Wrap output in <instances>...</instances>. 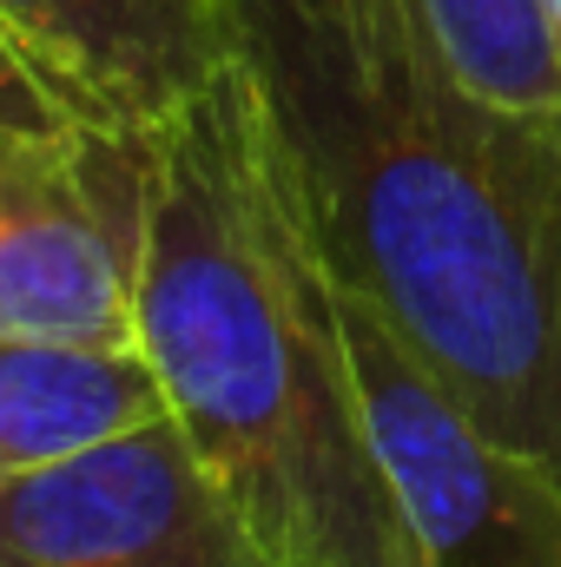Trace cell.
<instances>
[{
    "mask_svg": "<svg viewBox=\"0 0 561 567\" xmlns=\"http://www.w3.org/2000/svg\"><path fill=\"white\" fill-rule=\"evenodd\" d=\"M0 40L86 126L165 133L238 60V0H0Z\"/></svg>",
    "mask_w": 561,
    "mask_h": 567,
    "instance_id": "6",
    "label": "cell"
},
{
    "mask_svg": "<svg viewBox=\"0 0 561 567\" xmlns=\"http://www.w3.org/2000/svg\"><path fill=\"white\" fill-rule=\"evenodd\" d=\"M140 350L272 567H417L245 60L152 140Z\"/></svg>",
    "mask_w": 561,
    "mask_h": 567,
    "instance_id": "2",
    "label": "cell"
},
{
    "mask_svg": "<svg viewBox=\"0 0 561 567\" xmlns=\"http://www.w3.org/2000/svg\"><path fill=\"white\" fill-rule=\"evenodd\" d=\"M337 317L417 567H561L555 482L476 423L370 297L337 284Z\"/></svg>",
    "mask_w": 561,
    "mask_h": 567,
    "instance_id": "4",
    "label": "cell"
},
{
    "mask_svg": "<svg viewBox=\"0 0 561 567\" xmlns=\"http://www.w3.org/2000/svg\"><path fill=\"white\" fill-rule=\"evenodd\" d=\"M549 7V27H555V47H561V0H542Z\"/></svg>",
    "mask_w": 561,
    "mask_h": 567,
    "instance_id": "10",
    "label": "cell"
},
{
    "mask_svg": "<svg viewBox=\"0 0 561 567\" xmlns=\"http://www.w3.org/2000/svg\"><path fill=\"white\" fill-rule=\"evenodd\" d=\"M0 567H272L178 416L0 482Z\"/></svg>",
    "mask_w": 561,
    "mask_h": 567,
    "instance_id": "5",
    "label": "cell"
},
{
    "mask_svg": "<svg viewBox=\"0 0 561 567\" xmlns=\"http://www.w3.org/2000/svg\"><path fill=\"white\" fill-rule=\"evenodd\" d=\"M330 278L561 488V120L476 100L410 0H238Z\"/></svg>",
    "mask_w": 561,
    "mask_h": 567,
    "instance_id": "1",
    "label": "cell"
},
{
    "mask_svg": "<svg viewBox=\"0 0 561 567\" xmlns=\"http://www.w3.org/2000/svg\"><path fill=\"white\" fill-rule=\"evenodd\" d=\"M410 13L476 100L561 120V47L542 0H410Z\"/></svg>",
    "mask_w": 561,
    "mask_h": 567,
    "instance_id": "8",
    "label": "cell"
},
{
    "mask_svg": "<svg viewBox=\"0 0 561 567\" xmlns=\"http://www.w3.org/2000/svg\"><path fill=\"white\" fill-rule=\"evenodd\" d=\"M152 416H172V396L145 350L0 343V482Z\"/></svg>",
    "mask_w": 561,
    "mask_h": 567,
    "instance_id": "7",
    "label": "cell"
},
{
    "mask_svg": "<svg viewBox=\"0 0 561 567\" xmlns=\"http://www.w3.org/2000/svg\"><path fill=\"white\" fill-rule=\"evenodd\" d=\"M0 120H73L27 66H20V53L0 40Z\"/></svg>",
    "mask_w": 561,
    "mask_h": 567,
    "instance_id": "9",
    "label": "cell"
},
{
    "mask_svg": "<svg viewBox=\"0 0 561 567\" xmlns=\"http://www.w3.org/2000/svg\"><path fill=\"white\" fill-rule=\"evenodd\" d=\"M152 140L0 120V343L140 350Z\"/></svg>",
    "mask_w": 561,
    "mask_h": 567,
    "instance_id": "3",
    "label": "cell"
}]
</instances>
